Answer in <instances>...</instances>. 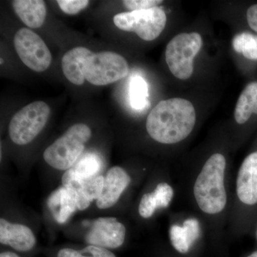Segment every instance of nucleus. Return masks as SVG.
<instances>
[{
	"label": "nucleus",
	"mask_w": 257,
	"mask_h": 257,
	"mask_svg": "<svg viewBox=\"0 0 257 257\" xmlns=\"http://www.w3.org/2000/svg\"><path fill=\"white\" fill-rule=\"evenodd\" d=\"M221 150L211 152L187 177V193L196 214L202 218L208 234L220 237L227 228L231 209L229 162Z\"/></svg>",
	"instance_id": "obj_1"
},
{
	"label": "nucleus",
	"mask_w": 257,
	"mask_h": 257,
	"mask_svg": "<svg viewBox=\"0 0 257 257\" xmlns=\"http://www.w3.org/2000/svg\"><path fill=\"white\" fill-rule=\"evenodd\" d=\"M197 114L192 103L182 98L160 101L146 121L150 138L160 145L174 146L185 141L194 131Z\"/></svg>",
	"instance_id": "obj_2"
},
{
	"label": "nucleus",
	"mask_w": 257,
	"mask_h": 257,
	"mask_svg": "<svg viewBox=\"0 0 257 257\" xmlns=\"http://www.w3.org/2000/svg\"><path fill=\"white\" fill-rule=\"evenodd\" d=\"M257 214V150L248 154L240 165L231 194L227 229L229 234L251 230Z\"/></svg>",
	"instance_id": "obj_3"
},
{
	"label": "nucleus",
	"mask_w": 257,
	"mask_h": 257,
	"mask_svg": "<svg viewBox=\"0 0 257 257\" xmlns=\"http://www.w3.org/2000/svg\"><path fill=\"white\" fill-rule=\"evenodd\" d=\"M91 137L92 130L87 124L72 125L45 150L44 160L53 168L68 170L81 156Z\"/></svg>",
	"instance_id": "obj_4"
},
{
	"label": "nucleus",
	"mask_w": 257,
	"mask_h": 257,
	"mask_svg": "<svg viewBox=\"0 0 257 257\" xmlns=\"http://www.w3.org/2000/svg\"><path fill=\"white\" fill-rule=\"evenodd\" d=\"M84 79L95 86H105L125 78L128 64L122 56L110 51L94 53L89 51L82 62Z\"/></svg>",
	"instance_id": "obj_5"
},
{
	"label": "nucleus",
	"mask_w": 257,
	"mask_h": 257,
	"mask_svg": "<svg viewBox=\"0 0 257 257\" xmlns=\"http://www.w3.org/2000/svg\"><path fill=\"white\" fill-rule=\"evenodd\" d=\"M203 46L202 37L198 32H183L167 44L166 62L176 78L187 80L194 72V61Z\"/></svg>",
	"instance_id": "obj_6"
},
{
	"label": "nucleus",
	"mask_w": 257,
	"mask_h": 257,
	"mask_svg": "<svg viewBox=\"0 0 257 257\" xmlns=\"http://www.w3.org/2000/svg\"><path fill=\"white\" fill-rule=\"evenodd\" d=\"M50 108L45 101H36L24 106L12 118L9 135L18 145H26L37 138L48 121Z\"/></svg>",
	"instance_id": "obj_7"
},
{
	"label": "nucleus",
	"mask_w": 257,
	"mask_h": 257,
	"mask_svg": "<svg viewBox=\"0 0 257 257\" xmlns=\"http://www.w3.org/2000/svg\"><path fill=\"white\" fill-rule=\"evenodd\" d=\"M167 18L162 8L136 10L115 15V26L125 32H135L142 40L150 42L160 36L167 25Z\"/></svg>",
	"instance_id": "obj_8"
},
{
	"label": "nucleus",
	"mask_w": 257,
	"mask_h": 257,
	"mask_svg": "<svg viewBox=\"0 0 257 257\" xmlns=\"http://www.w3.org/2000/svg\"><path fill=\"white\" fill-rule=\"evenodd\" d=\"M17 53L25 66L37 72H45L52 63L50 50L43 40L28 28H22L14 37Z\"/></svg>",
	"instance_id": "obj_9"
},
{
	"label": "nucleus",
	"mask_w": 257,
	"mask_h": 257,
	"mask_svg": "<svg viewBox=\"0 0 257 257\" xmlns=\"http://www.w3.org/2000/svg\"><path fill=\"white\" fill-rule=\"evenodd\" d=\"M208 234L207 226L197 214H178L170 225L169 236L172 246L180 253H187Z\"/></svg>",
	"instance_id": "obj_10"
},
{
	"label": "nucleus",
	"mask_w": 257,
	"mask_h": 257,
	"mask_svg": "<svg viewBox=\"0 0 257 257\" xmlns=\"http://www.w3.org/2000/svg\"><path fill=\"white\" fill-rule=\"evenodd\" d=\"M176 197V189L169 177L158 180L152 189L144 193L139 202V216L152 219L157 213L167 210Z\"/></svg>",
	"instance_id": "obj_11"
},
{
	"label": "nucleus",
	"mask_w": 257,
	"mask_h": 257,
	"mask_svg": "<svg viewBox=\"0 0 257 257\" xmlns=\"http://www.w3.org/2000/svg\"><path fill=\"white\" fill-rule=\"evenodd\" d=\"M126 229L114 217L95 219L86 235V241L93 246L116 248L124 243Z\"/></svg>",
	"instance_id": "obj_12"
},
{
	"label": "nucleus",
	"mask_w": 257,
	"mask_h": 257,
	"mask_svg": "<svg viewBox=\"0 0 257 257\" xmlns=\"http://www.w3.org/2000/svg\"><path fill=\"white\" fill-rule=\"evenodd\" d=\"M133 177L122 167H111L104 178V187L100 197L96 200L99 209H109L116 204L120 197L131 185Z\"/></svg>",
	"instance_id": "obj_13"
},
{
	"label": "nucleus",
	"mask_w": 257,
	"mask_h": 257,
	"mask_svg": "<svg viewBox=\"0 0 257 257\" xmlns=\"http://www.w3.org/2000/svg\"><path fill=\"white\" fill-rule=\"evenodd\" d=\"M0 242L19 251L31 250L36 243V238L31 229L25 225L13 224L0 219Z\"/></svg>",
	"instance_id": "obj_14"
},
{
	"label": "nucleus",
	"mask_w": 257,
	"mask_h": 257,
	"mask_svg": "<svg viewBox=\"0 0 257 257\" xmlns=\"http://www.w3.org/2000/svg\"><path fill=\"white\" fill-rule=\"evenodd\" d=\"M47 207L55 220L59 224H64L78 209L77 196L62 186L51 193L47 199Z\"/></svg>",
	"instance_id": "obj_15"
},
{
	"label": "nucleus",
	"mask_w": 257,
	"mask_h": 257,
	"mask_svg": "<svg viewBox=\"0 0 257 257\" xmlns=\"http://www.w3.org/2000/svg\"><path fill=\"white\" fill-rule=\"evenodd\" d=\"M13 10L19 18L28 28H41L47 17V8L42 0H15Z\"/></svg>",
	"instance_id": "obj_16"
},
{
	"label": "nucleus",
	"mask_w": 257,
	"mask_h": 257,
	"mask_svg": "<svg viewBox=\"0 0 257 257\" xmlns=\"http://www.w3.org/2000/svg\"><path fill=\"white\" fill-rule=\"evenodd\" d=\"M89 51L84 47H74L67 51L62 57V69L64 77L74 85L81 86L84 83L82 62Z\"/></svg>",
	"instance_id": "obj_17"
},
{
	"label": "nucleus",
	"mask_w": 257,
	"mask_h": 257,
	"mask_svg": "<svg viewBox=\"0 0 257 257\" xmlns=\"http://www.w3.org/2000/svg\"><path fill=\"white\" fill-rule=\"evenodd\" d=\"M253 114L257 115V82L248 83L238 98L234 109L235 121L242 126Z\"/></svg>",
	"instance_id": "obj_18"
},
{
	"label": "nucleus",
	"mask_w": 257,
	"mask_h": 257,
	"mask_svg": "<svg viewBox=\"0 0 257 257\" xmlns=\"http://www.w3.org/2000/svg\"><path fill=\"white\" fill-rule=\"evenodd\" d=\"M62 185L70 189L77 196V208L79 210H84L90 205V201L84 195V181L78 177L74 169H69L64 172L62 178Z\"/></svg>",
	"instance_id": "obj_19"
},
{
	"label": "nucleus",
	"mask_w": 257,
	"mask_h": 257,
	"mask_svg": "<svg viewBox=\"0 0 257 257\" xmlns=\"http://www.w3.org/2000/svg\"><path fill=\"white\" fill-rule=\"evenodd\" d=\"M232 47L235 52L247 60L257 61V35L254 34L240 32L233 38Z\"/></svg>",
	"instance_id": "obj_20"
},
{
	"label": "nucleus",
	"mask_w": 257,
	"mask_h": 257,
	"mask_svg": "<svg viewBox=\"0 0 257 257\" xmlns=\"http://www.w3.org/2000/svg\"><path fill=\"white\" fill-rule=\"evenodd\" d=\"M101 167V161L96 154H86L74 167V172L84 181L94 178Z\"/></svg>",
	"instance_id": "obj_21"
},
{
	"label": "nucleus",
	"mask_w": 257,
	"mask_h": 257,
	"mask_svg": "<svg viewBox=\"0 0 257 257\" xmlns=\"http://www.w3.org/2000/svg\"><path fill=\"white\" fill-rule=\"evenodd\" d=\"M130 103L135 109H143L147 105L148 88L147 82L142 77L135 76L130 83Z\"/></svg>",
	"instance_id": "obj_22"
},
{
	"label": "nucleus",
	"mask_w": 257,
	"mask_h": 257,
	"mask_svg": "<svg viewBox=\"0 0 257 257\" xmlns=\"http://www.w3.org/2000/svg\"><path fill=\"white\" fill-rule=\"evenodd\" d=\"M58 257H116L105 248L89 245L81 250L72 248L61 249L57 254Z\"/></svg>",
	"instance_id": "obj_23"
},
{
	"label": "nucleus",
	"mask_w": 257,
	"mask_h": 257,
	"mask_svg": "<svg viewBox=\"0 0 257 257\" xmlns=\"http://www.w3.org/2000/svg\"><path fill=\"white\" fill-rule=\"evenodd\" d=\"M104 183V177L102 176H98L84 181V193L88 200L90 202H92L94 199L97 200L102 192Z\"/></svg>",
	"instance_id": "obj_24"
},
{
	"label": "nucleus",
	"mask_w": 257,
	"mask_h": 257,
	"mask_svg": "<svg viewBox=\"0 0 257 257\" xmlns=\"http://www.w3.org/2000/svg\"><path fill=\"white\" fill-rule=\"evenodd\" d=\"M61 10L65 14L74 15L78 14L89 5L88 0H58L57 1Z\"/></svg>",
	"instance_id": "obj_25"
},
{
	"label": "nucleus",
	"mask_w": 257,
	"mask_h": 257,
	"mask_svg": "<svg viewBox=\"0 0 257 257\" xmlns=\"http://www.w3.org/2000/svg\"><path fill=\"white\" fill-rule=\"evenodd\" d=\"M162 3V0H124L122 2L124 8L131 12L157 8Z\"/></svg>",
	"instance_id": "obj_26"
},
{
	"label": "nucleus",
	"mask_w": 257,
	"mask_h": 257,
	"mask_svg": "<svg viewBox=\"0 0 257 257\" xmlns=\"http://www.w3.org/2000/svg\"><path fill=\"white\" fill-rule=\"evenodd\" d=\"M246 20L251 30L257 32V4L251 5L247 10Z\"/></svg>",
	"instance_id": "obj_27"
},
{
	"label": "nucleus",
	"mask_w": 257,
	"mask_h": 257,
	"mask_svg": "<svg viewBox=\"0 0 257 257\" xmlns=\"http://www.w3.org/2000/svg\"><path fill=\"white\" fill-rule=\"evenodd\" d=\"M0 257H20L16 253L11 252V251H5V252L1 253Z\"/></svg>",
	"instance_id": "obj_28"
},
{
	"label": "nucleus",
	"mask_w": 257,
	"mask_h": 257,
	"mask_svg": "<svg viewBox=\"0 0 257 257\" xmlns=\"http://www.w3.org/2000/svg\"><path fill=\"white\" fill-rule=\"evenodd\" d=\"M252 227H253V234H254L255 238H256L257 241V220L253 223Z\"/></svg>",
	"instance_id": "obj_29"
},
{
	"label": "nucleus",
	"mask_w": 257,
	"mask_h": 257,
	"mask_svg": "<svg viewBox=\"0 0 257 257\" xmlns=\"http://www.w3.org/2000/svg\"><path fill=\"white\" fill-rule=\"evenodd\" d=\"M245 257H257V251H253V252Z\"/></svg>",
	"instance_id": "obj_30"
}]
</instances>
